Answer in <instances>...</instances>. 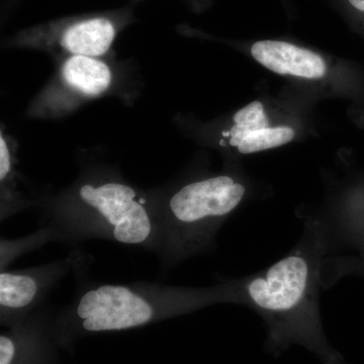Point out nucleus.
<instances>
[{"label": "nucleus", "mask_w": 364, "mask_h": 364, "mask_svg": "<svg viewBox=\"0 0 364 364\" xmlns=\"http://www.w3.org/2000/svg\"><path fill=\"white\" fill-rule=\"evenodd\" d=\"M315 229L286 257L235 284L237 301L248 303L263 318L267 347L273 353L298 345L322 364H344L326 338L321 321L318 287L324 241Z\"/></svg>", "instance_id": "f257e3e1"}, {"label": "nucleus", "mask_w": 364, "mask_h": 364, "mask_svg": "<svg viewBox=\"0 0 364 364\" xmlns=\"http://www.w3.org/2000/svg\"><path fill=\"white\" fill-rule=\"evenodd\" d=\"M44 225L58 241L102 239L159 254L162 243L159 202L148 200L111 174H90L45 203Z\"/></svg>", "instance_id": "f03ea898"}, {"label": "nucleus", "mask_w": 364, "mask_h": 364, "mask_svg": "<svg viewBox=\"0 0 364 364\" xmlns=\"http://www.w3.org/2000/svg\"><path fill=\"white\" fill-rule=\"evenodd\" d=\"M225 301H236L232 282L202 289L154 282L100 284L79 294L59 318L85 332L121 331Z\"/></svg>", "instance_id": "7ed1b4c3"}, {"label": "nucleus", "mask_w": 364, "mask_h": 364, "mask_svg": "<svg viewBox=\"0 0 364 364\" xmlns=\"http://www.w3.org/2000/svg\"><path fill=\"white\" fill-rule=\"evenodd\" d=\"M246 188L232 176H218L186 184L159 202L163 267H176L207 250L223 223L240 205Z\"/></svg>", "instance_id": "20e7f679"}, {"label": "nucleus", "mask_w": 364, "mask_h": 364, "mask_svg": "<svg viewBox=\"0 0 364 364\" xmlns=\"http://www.w3.org/2000/svg\"><path fill=\"white\" fill-rule=\"evenodd\" d=\"M86 258L73 251L62 259L25 269L0 272V318L16 324L38 310L46 294L60 280L85 267Z\"/></svg>", "instance_id": "39448f33"}, {"label": "nucleus", "mask_w": 364, "mask_h": 364, "mask_svg": "<svg viewBox=\"0 0 364 364\" xmlns=\"http://www.w3.org/2000/svg\"><path fill=\"white\" fill-rule=\"evenodd\" d=\"M112 14L79 16L31 28L18 41L33 47L60 48L70 56L98 57L111 50L122 25Z\"/></svg>", "instance_id": "423d86ee"}, {"label": "nucleus", "mask_w": 364, "mask_h": 364, "mask_svg": "<svg viewBox=\"0 0 364 364\" xmlns=\"http://www.w3.org/2000/svg\"><path fill=\"white\" fill-rule=\"evenodd\" d=\"M251 55L261 65L280 75L318 79L327 70L320 55L284 41L256 42L251 48Z\"/></svg>", "instance_id": "0eeeda50"}, {"label": "nucleus", "mask_w": 364, "mask_h": 364, "mask_svg": "<svg viewBox=\"0 0 364 364\" xmlns=\"http://www.w3.org/2000/svg\"><path fill=\"white\" fill-rule=\"evenodd\" d=\"M60 81L67 92L82 98L104 95L112 82L107 64L95 57L70 56L60 70Z\"/></svg>", "instance_id": "6e6552de"}, {"label": "nucleus", "mask_w": 364, "mask_h": 364, "mask_svg": "<svg viewBox=\"0 0 364 364\" xmlns=\"http://www.w3.org/2000/svg\"><path fill=\"white\" fill-rule=\"evenodd\" d=\"M58 241L56 231L48 226H41L37 231L21 237V238H1L0 241V270L9 269L11 263L18 259L23 254L31 252L44 246L49 242Z\"/></svg>", "instance_id": "1a4fd4ad"}, {"label": "nucleus", "mask_w": 364, "mask_h": 364, "mask_svg": "<svg viewBox=\"0 0 364 364\" xmlns=\"http://www.w3.org/2000/svg\"><path fill=\"white\" fill-rule=\"evenodd\" d=\"M234 126L224 136H230V145L238 148L242 141L253 132L267 129L269 122L260 102H253L235 114Z\"/></svg>", "instance_id": "9d476101"}, {"label": "nucleus", "mask_w": 364, "mask_h": 364, "mask_svg": "<svg viewBox=\"0 0 364 364\" xmlns=\"http://www.w3.org/2000/svg\"><path fill=\"white\" fill-rule=\"evenodd\" d=\"M294 135L296 133L293 129L286 126L261 129L249 134L237 149L241 154H251V153L272 149L291 142Z\"/></svg>", "instance_id": "9b49d317"}, {"label": "nucleus", "mask_w": 364, "mask_h": 364, "mask_svg": "<svg viewBox=\"0 0 364 364\" xmlns=\"http://www.w3.org/2000/svg\"><path fill=\"white\" fill-rule=\"evenodd\" d=\"M16 176L13 150L9 147L6 139L1 133L0 138V182Z\"/></svg>", "instance_id": "f8f14e48"}, {"label": "nucleus", "mask_w": 364, "mask_h": 364, "mask_svg": "<svg viewBox=\"0 0 364 364\" xmlns=\"http://www.w3.org/2000/svg\"><path fill=\"white\" fill-rule=\"evenodd\" d=\"M14 351V343L7 334L0 336V364H11Z\"/></svg>", "instance_id": "ddd939ff"}, {"label": "nucleus", "mask_w": 364, "mask_h": 364, "mask_svg": "<svg viewBox=\"0 0 364 364\" xmlns=\"http://www.w3.org/2000/svg\"><path fill=\"white\" fill-rule=\"evenodd\" d=\"M352 11L364 16V0H345Z\"/></svg>", "instance_id": "4468645a"}]
</instances>
